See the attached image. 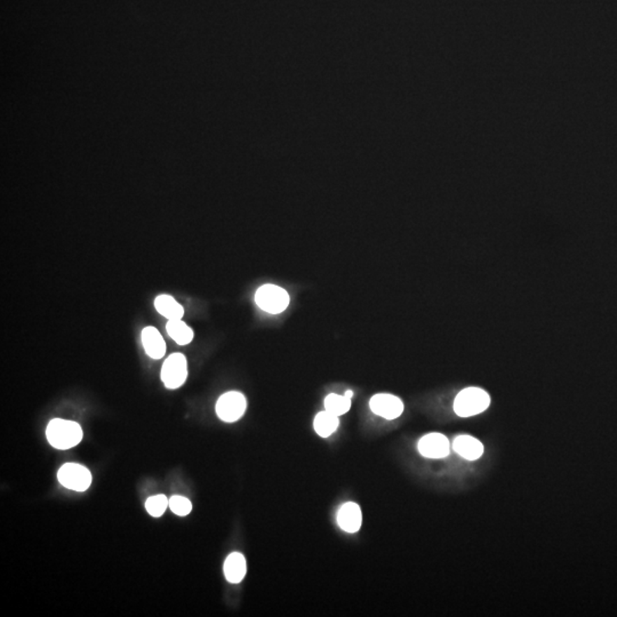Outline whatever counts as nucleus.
I'll return each mask as SVG.
<instances>
[{
    "label": "nucleus",
    "mask_w": 617,
    "mask_h": 617,
    "mask_svg": "<svg viewBox=\"0 0 617 617\" xmlns=\"http://www.w3.org/2000/svg\"><path fill=\"white\" fill-rule=\"evenodd\" d=\"M166 331L178 346H187L194 340V331L182 319L167 321Z\"/></svg>",
    "instance_id": "2eb2a0df"
},
{
    "label": "nucleus",
    "mask_w": 617,
    "mask_h": 617,
    "mask_svg": "<svg viewBox=\"0 0 617 617\" xmlns=\"http://www.w3.org/2000/svg\"><path fill=\"white\" fill-rule=\"evenodd\" d=\"M167 506H169V499L162 494L151 496L146 502L148 513L155 518L162 517V514L165 513Z\"/></svg>",
    "instance_id": "f3484780"
},
{
    "label": "nucleus",
    "mask_w": 617,
    "mask_h": 617,
    "mask_svg": "<svg viewBox=\"0 0 617 617\" xmlns=\"http://www.w3.org/2000/svg\"><path fill=\"white\" fill-rule=\"evenodd\" d=\"M490 405V397L480 388H467L458 393L454 400V411L460 418H470L486 411Z\"/></svg>",
    "instance_id": "f03ea898"
},
{
    "label": "nucleus",
    "mask_w": 617,
    "mask_h": 617,
    "mask_svg": "<svg viewBox=\"0 0 617 617\" xmlns=\"http://www.w3.org/2000/svg\"><path fill=\"white\" fill-rule=\"evenodd\" d=\"M351 400L353 398L346 395L340 396L336 393H331L325 399V409L340 418L341 415L346 414L351 409Z\"/></svg>",
    "instance_id": "dca6fc26"
},
{
    "label": "nucleus",
    "mask_w": 617,
    "mask_h": 617,
    "mask_svg": "<svg viewBox=\"0 0 617 617\" xmlns=\"http://www.w3.org/2000/svg\"><path fill=\"white\" fill-rule=\"evenodd\" d=\"M141 340L146 353L150 358L160 359L165 355L166 343L162 334L153 326H148L141 333Z\"/></svg>",
    "instance_id": "9d476101"
},
{
    "label": "nucleus",
    "mask_w": 617,
    "mask_h": 617,
    "mask_svg": "<svg viewBox=\"0 0 617 617\" xmlns=\"http://www.w3.org/2000/svg\"><path fill=\"white\" fill-rule=\"evenodd\" d=\"M155 308L169 320L182 319L184 315L183 306L171 295H159L155 299Z\"/></svg>",
    "instance_id": "4468645a"
},
{
    "label": "nucleus",
    "mask_w": 617,
    "mask_h": 617,
    "mask_svg": "<svg viewBox=\"0 0 617 617\" xmlns=\"http://www.w3.org/2000/svg\"><path fill=\"white\" fill-rule=\"evenodd\" d=\"M369 407L377 416L392 421L402 416L404 402L390 393H377L369 400Z\"/></svg>",
    "instance_id": "0eeeda50"
},
{
    "label": "nucleus",
    "mask_w": 617,
    "mask_h": 617,
    "mask_svg": "<svg viewBox=\"0 0 617 617\" xmlns=\"http://www.w3.org/2000/svg\"><path fill=\"white\" fill-rule=\"evenodd\" d=\"M337 524L346 533L359 532L362 525V509L357 503L348 502L341 506L337 512Z\"/></svg>",
    "instance_id": "1a4fd4ad"
},
{
    "label": "nucleus",
    "mask_w": 617,
    "mask_h": 617,
    "mask_svg": "<svg viewBox=\"0 0 617 617\" xmlns=\"http://www.w3.org/2000/svg\"><path fill=\"white\" fill-rule=\"evenodd\" d=\"M246 407V398L243 393L230 391L218 398L215 411L220 420L227 423H234L243 418Z\"/></svg>",
    "instance_id": "20e7f679"
},
{
    "label": "nucleus",
    "mask_w": 617,
    "mask_h": 617,
    "mask_svg": "<svg viewBox=\"0 0 617 617\" xmlns=\"http://www.w3.org/2000/svg\"><path fill=\"white\" fill-rule=\"evenodd\" d=\"M169 508L180 517H185L192 510V503L184 496L174 495L169 499Z\"/></svg>",
    "instance_id": "a211bd4d"
},
{
    "label": "nucleus",
    "mask_w": 617,
    "mask_h": 617,
    "mask_svg": "<svg viewBox=\"0 0 617 617\" xmlns=\"http://www.w3.org/2000/svg\"><path fill=\"white\" fill-rule=\"evenodd\" d=\"M223 571L228 582L238 584L246 576V559L239 552L231 553L228 555V558L225 559Z\"/></svg>",
    "instance_id": "f8f14e48"
},
{
    "label": "nucleus",
    "mask_w": 617,
    "mask_h": 617,
    "mask_svg": "<svg viewBox=\"0 0 617 617\" xmlns=\"http://www.w3.org/2000/svg\"><path fill=\"white\" fill-rule=\"evenodd\" d=\"M255 302L261 310L279 315L290 306V294L277 285L267 284L260 287L255 294Z\"/></svg>",
    "instance_id": "7ed1b4c3"
},
{
    "label": "nucleus",
    "mask_w": 617,
    "mask_h": 617,
    "mask_svg": "<svg viewBox=\"0 0 617 617\" xmlns=\"http://www.w3.org/2000/svg\"><path fill=\"white\" fill-rule=\"evenodd\" d=\"M57 479L63 487L75 492H85L91 486L92 474L87 468L77 463H66L59 468Z\"/></svg>",
    "instance_id": "39448f33"
},
{
    "label": "nucleus",
    "mask_w": 617,
    "mask_h": 617,
    "mask_svg": "<svg viewBox=\"0 0 617 617\" xmlns=\"http://www.w3.org/2000/svg\"><path fill=\"white\" fill-rule=\"evenodd\" d=\"M418 452L427 458H444L449 455L451 446L447 437L441 434H429L418 441Z\"/></svg>",
    "instance_id": "6e6552de"
},
{
    "label": "nucleus",
    "mask_w": 617,
    "mask_h": 617,
    "mask_svg": "<svg viewBox=\"0 0 617 617\" xmlns=\"http://www.w3.org/2000/svg\"><path fill=\"white\" fill-rule=\"evenodd\" d=\"M339 425H340L339 416L333 414L331 411H326V409L318 413L315 418V421H313L315 434L321 438L331 437L337 430Z\"/></svg>",
    "instance_id": "ddd939ff"
},
{
    "label": "nucleus",
    "mask_w": 617,
    "mask_h": 617,
    "mask_svg": "<svg viewBox=\"0 0 617 617\" xmlns=\"http://www.w3.org/2000/svg\"><path fill=\"white\" fill-rule=\"evenodd\" d=\"M162 381L167 389L182 387L187 378V358L182 353H173L166 359L162 368Z\"/></svg>",
    "instance_id": "423d86ee"
},
{
    "label": "nucleus",
    "mask_w": 617,
    "mask_h": 617,
    "mask_svg": "<svg viewBox=\"0 0 617 617\" xmlns=\"http://www.w3.org/2000/svg\"><path fill=\"white\" fill-rule=\"evenodd\" d=\"M453 448L458 455L468 461H476L485 452L483 444L471 436H458L453 443Z\"/></svg>",
    "instance_id": "9b49d317"
},
{
    "label": "nucleus",
    "mask_w": 617,
    "mask_h": 617,
    "mask_svg": "<svg viewBox=\"0 0 617 617\" xmlns=\"http://www.w3.org/2000/svg\"><path fill=\"white\" fill-rule=\"evenodd\" d=\"M48 443L57 449H70L80 444L83 430L77 422L54 418L46 429Z\"/></svg>",
    "instance_id": "f257e3e1"
}]
</instances>
